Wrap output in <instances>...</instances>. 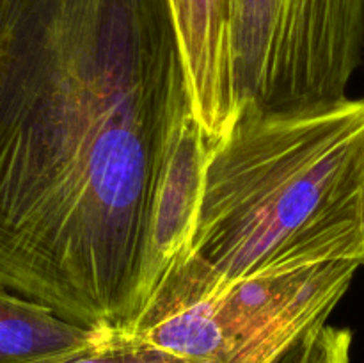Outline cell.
<instances>
[{"label": "cell", "mask_w": 364, "mask_h": 363, "mask_svg": "<svg viewBox=\"0 0 364 363\" xmlns=\"http://www.w3.org/2000/svg\"><path fill=\"white\" fill-rule=\"evenodd\" d=\"M191 116L169 0H0V288L134 333Z\"/></svg>", "instance_id": "6da1fadb"}, {"label": "cell", "mask_w": 364, "mask_h": 363, "mask_svg": "<svg viewBox=\"0 0 364 363\" xmlns=\"http://www.w3.org/2000/svg\"><path fill=\"white\" fill-rule=\"evenodd\" d=\"M363 177L364 96L287 110L238 103L210 144L191 241L134 333L240 281L361 262Z\"/></svg>", "instance_id": "7a4b0ae2"}, {"label": "cell", "mask_w": 364, "mask_h": 363, "mask_svg": "<svg viewBox=\"0 0 364 363\" xmlns=\"http://www.w3.org/2000/svg\"><path fill=\"white\" fill-rule=\"evenodd\" d=\"M230 50L237 105L347 98L364 60V0H230Z\"/></svg>", "instance_id": "3957f363"}, {"label": "cell", "mask_w": 364, "mask_h": 363, "mask_svg": "<svg viewBox=\"0 0 364 363\" xmlns=\"http://www.w3.org/2000/svg\"><path fill=\"white\" fill-rule=\"evenodd\" d=\"M359 267L338 260L240 281L134 335L191 363H270L329 319Z\"/></svg>", "instance_id": "277c9868"}, {"label": "cell", "mask_w": 364, "mask_h": 363, "mask_svg": "<svg viewBox=\"0 0 364 363\" xmlns=\"http://www.w3.org/2000/svg\"><path fill=\"white\" fill-rule=\"evenodd\" d=\"M188 77L192 109L210 142L237 112L230 50V0H169Z\"/></svg>", "instance_id": "5b68a950"}, {"label": "cell", "mask_w": 364, "mask_h": 363, "mask_svg": "<svg viewBox=\"0 0 364 363\" xmlns=\"http://www.w3.org/2000/svg\"><path fill=\"white\" fill-rule=\"evenodd\" d=\"M210 144L212 142L203 132L198 117H188L174 146L153 206L144 262L146 306L192 237L201 203Z\"/></svg>", "instance_id": "8992f818"}, {"label": "cell", "mask_w": 364, "mask_h": 363, "mask_svg": "<svg viewBox=\"0 0 364 363\" xmlns=\"http://www.w3.org/2000/svg\"><path fill=\"white\" fill-rule=\"evenodd\" d=\"M109 335L112 333L82 326L43 302L0 288V363H66Z\"/></svg>", "instance_id": "52a82bcc"}, {"label": "cell", "mask_w": 364, "mask_h": 363, "mask_svg": "<svg viewBox=\"0 0 364 363\" xmlns=\"http://www.w3.org/2000/svg\"><path fill=\"white\" fill-rule=\"evenodd\" d=\"M66 363H191L162 351L142 338L128 333H112L84 354Z\"/></svg>", "instance_id": "ba28073f"}, {"label": "cell", "mask_w": 364, "mask_h": 363, "mask_svg": "<svg viewBox=\"0 0 364 363\" xmlns=\"http://www.w3.org/2000/svg\"><path fill=\"white\" fill-rule=\"evenodd\" d=\"M352 331L322 322L316 330V345L311 363H350Z\"/></svg>", "instance_id": "9c48e42d"}, {"label": "cell", "mask_w": 364, "mask_h": 363, "mask_svg": "<svg viewBox=\"0 0 364 363\" xmlns=\"http://www.w3.org/2000/svg\"><path fill=\"white\" fill-rule=\"evenodd\" d=\"M322 322H327V320H322ZM322 322L309 327L301 338H297L287 351L281 352V354L270 363H311L316 345V330H318V326Z\"/></svg>", "instance_id": "30bf717a"}, {"label": "cell", "mask_w": 364, "mask_h": 363, "mask_svg": "<svg viewBox=\"0 0 364 363\" xmlns=\"http://www.w3.org/2000/svg\"><path fill=\"white\" fill-rule=\"evenodd\" d=\"M361 224H363V244H364V177H363V192H361ZM361 265L364 267V253L361 258Z\"/></svg>", "instance_id": "8fae6325"}, {"label": "cell", "mask_w": 364, "mask_h": 363, "mask_svg": "<svg viewBox=\"0 0 364 363\" xmlns=\"http://www.w3.org/2000/svg\"><path fill=\"white\" fill-rule=\"evenodd\" d=\"M363 64H364V60H363Z\"/></svg>", "instance_id": "7c38bea8"}]
</instances>
